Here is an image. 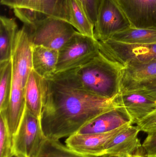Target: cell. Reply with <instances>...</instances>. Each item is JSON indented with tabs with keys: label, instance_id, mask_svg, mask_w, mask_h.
I'll list each match as a JSON object with an SVG mask.
<instances>
[{
	"label": "cell",
	"instance_id": "18",
	"mask_svg": "<svg viewBox=\"0 0 156 157\" xmlns=\"http://www.w3.org/2000/svg\"><path fill=\"white\" fill-rule=\"evenodd\" d=\"M18 30L14 18L0 17V63L12 59Z\"/></svg>",
	"mask_w": 156,
	"mask_h": 157
},
{
	"label": "cell",
	"instance_id": "28",
	"mask_svg": "<svg viewBox=\"0 0 156 157\" xmlns=\"http://www.w3.org/2000/svg\"><path fill=\"white\" fill-rule=\"evenodd\" d=\"M136 124L140 131L147 133L156 130V109Z\"/></svg>",
	"mask_w": 156,
	"mask_h": 157
},
{
	"label": "cell",
	"instance_id": "33",
	"mask_svg": "<svg viewBox=\"0 0 156 157\" xmlns=\"http://www.w3.org/2000/svg\"><path fill=\"white\" fill-rule=\"evenodd\" d=\"M13 157H16V156H13Z\"/></svg>",
	"mask_w": 156,
	"mask_h": 157
},
{
	"label": "cell",
	"instance_id": "3",
	"mask_svg": "<svg viewBox=\"0 0 156 157\" xmlns=\"http://www.w3.org/2000/svg\"><path fill=\"white\" fill-rule=\"evenodd\" d=\"M100 52V43L97 40L77 31L59 50L56 73L79 68Z\"/></svg>",
	"mask_w": 156,
	"mask_h": 157
},
{
	"label": "cell",
	"instance_id": "9",
	"mask_svg": "<svg viewBox=\"0 0 156 157\" xmlns=\"http://www.w3.org/2000/svg\"><path fill=\"white\" fill-rule=\"evenodd\" d=\"M30 28V26L24 25L18 30L11 59L13 74L20 78L25 86L33 70Z\"/></svg>",
	"mask_w": 156,
	"mask_h": 157
},
{
	"label": "cell",
	"instance_id": "2",
	"mask_svg": "<svg viewBox=\"0 0 156 157\" xmlns=\"http://www.w3.org/2000/svg\"><path fill=\"white\" fill-rule=\"evenodd\" d=\"M124 66L101 52L89 62L76 68L83 87L96 96L114 99L120 93Z\"/></svg>",
	"mask_w": 156,
	"mask_h": 157
},
{
	"label": "cell",
	"instance_id": "7",
	"mask_svg": "<svg viewBox=\"0 0 156 157\" xmlns=\"http://www.w3.org/2000/svg\"><path fill=\"white\" fill-rule=\"evenodd\" d=\"M99 43L100 52L109 59L123 66L130 62H147L156 60V43L127 44L111 39L99 41Z\"/></svg>",
	"mask_w": 156,
	"mask_h": 157
},
{
	"label": "cell",
	"instance_id": "8",
	"mask_svg": "<svg viewBox=\"0 0 156 157\" xmlns=\"http://www.w3.org/2000/svg\"><path fill=\"white\" fill-rule=\"evenodd\" d=\"M156 84V60L124 65L120 93L142 90Z\"/></svg>",
	"mask_w": 156,
	"mask_h": 157
},
{
	"label": "cell",
	"instance_id": "5",
	"mask_svg": "<svg viewBox=\"0 0 156 157\" xmlns=\"http://www.w3.org/2000/svg\"><path fill=\"white\" fill-rule=\"evenodd\" d=\"M30 26L33 46H43L58 51L77 31L68 22L51 17Z\"/></svg>",
	"mask_w": 156,
	"mask_h": 157
},
{
	"label": "cell",
	"instance_id": "6",
	"mask_svg": "<svg viewBox=\"0 0 156 157\" xmlns=\"http://www.w3.org/2000/svg\"><path fill=\"white\" fill-rule=\"evenodd\" d=\"M131 27L130 21L116 0H101L94 25L96 40L105 41L114 34Z\"/></svg>",
	"mask_w": 156,
	"mask_h": 157
},
{
	"label": "cell",
	"instance_id": "14",
	"mask_svg": "<svg viewBox=\"0 0 156 157\" xmlns=\"http://www.w3.org/2000/svg\"><path fill=\"white\" fill-rule=\"evenodd\" d=\"M114 101L117 107L125 108L136 124L156 109V101L139 91L120 93Z\"/></svg>",
	"mask_w": 156,
	"mask_h": 157
},
{
	"label": "cell",
	"instance_id": "21",
	"mask_svg": "<svg viewBox=\"0 0 156 157\" xmlns=\"http://www.w3.org/2000/svg\"><path fill=\"white\" fill-rule=\"evenodd\" d=\"M111 39L131 44L156 43V29L130 28L112 36Z\"/></svg>",
	"mask_w": 156,
	"mask_h": 157
},
{
	"label": "cell",
	"instance_id": "27",
	"mask_svg": "<svg viewBox=\"0 0 156 157\" xmlns=\"http://www.w3.org/2000/svg\"><path fill=\"white\" fill-rule=\"evenodd\" d=\"M94 25L97 20L101 0H79Z\"/></svg>",
	"mask_w": 156,
	"mask_h": 157
},
{
	"label": "cell",
	"instance_id": "12",
	"mask_svg": "<svg viewBox=\"0 0 156 157\" xmlns=\"http://www.w3.org/2000/svg\"><path fill=\"white\" fill-rule=\"evenodd\" d=\"M132 124V120L125 108L117 107L98 115L80 129L77 133H105Z\"/></svg>",
	"mask_w": 156,
	"mask_h": 157
},
{
	"label": "cell",
	"instance_id": "29",
	"mask_svg": "<svg viewBox=\"0 0 156 157\" xmlns=\"http://www.w3.org/2000/svg\"><path fill=\"white\" fill-rule=\"evenodd\" d=\"M2 5L14 9L19 7L28 8L31 0H0Z\"/></svg>",
	"mask_w": 156,
	"mask_h": 157
},
{
	"label": "cell",
	"instance_id": "19",
	"mask_svg": "<svg viewBox=\"0 0 156 157\" xmlns=\"http://www.w3.org/2000/svg\"><path fill=\"white\" fill-rule=\"evenodd\" d=\"M70 24L82 35L94 38V25L79 0H68Z\"/></svg>",
	"mask_w": 156,
	"mask_h": 157
},
{
	"label": "cell",
	"instance_id": "26",
	"mask_svg": "<svg viewBox=\"0 0 156 157\" xmlns=\"http://www.w3.org/2000/svg\"><path fill=\"white\" fill-rule=\"evenodd\" d=\"M142 148L145 157H156V130L147 133Z\"/></svg>",
	"mask_w": 156,
	"mask_h": 157
},
{
	"label": "cell",
	"instance_id": "30",
	"mask_svg": "<svg viewBox=\"0 0 156 157\" xmlns=\"http://www.w3.org/2000/svg\"><path fill=\"white\" fill-rule=\"evenodd\" d=\"M144 94L154 101H156V84L149 86L142 90H136Z\"/></svg>",
	"mask_w": 156,
	"mask_h": 157
},
{
	"label": "cell",
	"instance_id": "20",
	"mask_svg": "<svg viewBox=\"0 0 156 157\" xmlns=\"http://www.w3.org/2000/svg\"><path fill=\"white\" fill-rule=\"evenodd\" d=\"M28 8L69 23L68 0H31Z\"/></svg>",
	"mask_w": 156,
	"mask_h": 157
},
{
	"label": "cell",
	"instance_id": "25",
	"mask_svg": "<svg viewBox=\"0 0 156 157\" xmlns=\"http://www.w3.org/2000/svg\"><path fill=\"white\" fill-rule=\"evenodd\" d=\"M14 13L24 25L34 26L48 16L34 9L25 7L13 9Z\"/></svg>",
	"mask_w": 156,
	"mask_h": 157
},
{
	"label": "cell",
	"instance_id": "13",
	"mask_svg": "<svg viewBox=\"0 0 156 157\" xmlns=\"http://www.w3.org/2000/svg\"><path fill=\"white\" fill-rule=\"evenodd\" d=\"M140 132L137 125L132 124L125 127L108 142L106 155L121 157L143 155L142 144L138 137Z\"/></svg>",
	"mask_w": 156,
	"mask_h": 157
},
{
	"label": "cell",
	"instance_id": "31",
	"mask_svg": "<svg viewBox=\"0 0 156 157\" xmlns=\"http://www.w3.org/2000/svg\"><path fill=\"white\" fill-rule=\"evenodd\" d=\"M129 157H145L142 154H138V155H135L131 156Z\"/></svg>",
	"mask_w": 156,
	"mask_h": 157
},
{
	"label": "cell",
	"instance_id": "10",
	"mask_svg": "<svg viewBox=\"0 0 156 157\" xmlns=\"http://www.w3.org/2000/svg\"><path fill=\"white\" fill-rule=\"evenodd\" d=\"M127 126L105 133H76L67 138L65 142L68 147L79 154L88 156L100 157L106 155V147L109 141Z\"/></svg>",
	"mask_w": 156,
	"mask_h": 157
},
{
	"label": "cell",
	"instance_id": "23",
	"mask_svg": "<svg viewBox=\"0 0 156 157\" xmlns=\"http://www.w3.org/2000/svg\"><path fill=\"white\" fill-rule=\"evenodd\" d=\"M34 157H94L83 155L71 150L59 140L46 138Z\"/></svg>",
	"mask_w": 156,
	"mask_h": 157
},
{
	"label": "cell",
	"instance_id": "15",
	"mask_svg": "<svg viewBox=\"0 0 156 157\" xmlns=\"http://www.w3.org/2000/svg\"><path fill=\"white\" fill-rule=\"evenodd\" d=\"M25 86L22 81L13 75L10 101L4 112L7 125L12 135L16 132L26 110L25 99Z\"/></svg>",
	"mask_w": 156,
	"mask_h": 157
},
{
	"label": "cell",
	"instance_id": "11",
	"mask_svg": "<svg viewBox=\"0 0 156 157\" xmlns=\"http://www.w3.org/2000/svg\"><path fill=\"white\" fill-rule=\"evenodd\" d=\"M131 27L156 29V0H116Z\"/></svg>",
	"mask_w": 156,
	"mask_h": 157
},
{
	"label": "cell",
	"instance_id": "16",
	"mask_svg": "<svg viewBox=\"0 0 156 157\" xmlns=\"http://www.w3.org/2000/svg\"><path fill=\"white\" fill-rule=\"evenodd\" d=\"M45 94V78L32 70L25 87L26 109L39 119L44 106Z\"/></svg>",
	"mask_w": 156,
	"mask_h": 157
},
{
	"label": "cell",
	"instance_id": "1",
	"mask_svg": "<svg viewBox=\"0 0 156 157\" xmlns=\"http://www.w3.org/2000/svg\"><path fill=\"white\" fill-rule=\"evenodd\" d=\"M45 81L40 121L46 138L60 140L77 133L90 121L117 106L86 90L76 69L55 73Z\"/></svg>",
	"mask_w": 156,
	"mask_h": 157
},
{
	"label": "cell",
	"instance_id": "4",
	"mask_svg": "<svg viewBox=\"0 0 156 157\" xmlns=\"http://www.w3.org/2000/svg\"><path fill=\"white\" fill-rule=\"evenodd\" d=\"M45 139L40 119L26 109L18 129L13 136L14 156L34 157Z\"/></svg>",
	"mask_w": 156,
	"mask_h": 157
},
{
	"label": "cell",
	"instance_id": "34",
	"mask_svg": "<svg viewBox=\"0 0 156 157\" xmlns=\"http://www.w3.org/2000/svg\"></svg>",
	"mask_w": 156,
	"mask_h": 157
},
{
	"label": "cell",
	"instance_id": "32",
	"mask_svg": "<svg viewBox=\"0 0 156 157\" xmlns=\"http://www.w3.org/2000/svg\"><path fill=\"white\" fill-rule=\"evenodd\" d=\"M100 157H121L114 156H112V155H104L103 156H101Z\"/></svg>",
	"mask_w": 156,
	"mask_h": 157
},
{
	"label": "cell",
	"instance_id": "22",
	"mask_svg": "<svg viewBox=\"0 0 156 157\" xmlns=\"http://www.w3.org/2000/svg\"><path fill=\"white\" fill-rule=\"evenodd\" d=\"M13 64L12 59L0 63V112L8 108L12 91Z\"/></svg>",
	"mask_w": 156,
	"mask_h": 157
},
{
	"label": "cell",
	"instance_id": "24",
	"mask_svg": "<svg viewBox=\"0 0 156 157\" xmlns=\"http://www.w3.org/2000/svg\"><path fill=\"white\" fill-rule=\"evenodd\" d=\"M13 137L4 113L0 112V157L14 156Z\"/></svg>",
	"mask_w": 156,
	"mask_h": 157
},
{
	"label": "cell",
	"instance_id": "17",
	"mask_svg": "<svg viewBox=\"0 0 156 157\" xmlns=\"http://www.w3.org/2000/svg\"><path fill=\"white\" fill-rule=\"evenodd\" d=\"M58 56V50L32 45L33 70L42 78H47L56 73Z\"/></svg>",
	"mask_w": 156,
	"mask_h": 157
}]
</instances>
